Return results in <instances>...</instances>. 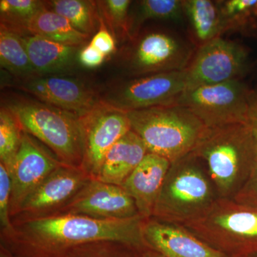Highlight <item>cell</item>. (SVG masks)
<instances>
[{
	"mask_svg": "<svg viewBox=\"0 0 257 257\" xmlns=\"http://www.w3.org/2000/svg\"><path fill=\"white\" fill-rule=\"evenodd\" d=\"M170 166L167 159L148 152L121 186L133 198L139 214L145 219L153 216Z\"/></svg>",
	"mask_w": 257,
	"mask_h": 257,
	"instance_id": "17",
	"label": "cell"
},
{
	"mask_svg": "<svg viewBox=\"0 0 257 257\" xmlns=\"http://www.w3.org/2000/svg\"><path fill=\"white\" fill-rule=\"evenodd\" d=\"M148 152L143 140L130 130L106 153L95 179L121 187Z\"/></svg>",
	"mask_w": 257,
	"mask_h": 257,
	"instance_id": "19",
	"label": "cell"
},
{
	"mask_svg": "<svg viewBox=\"0 0 257 257\" xmlns=\"http://www.w3.org/2000/svg\"><path fill=\"white\" fill-rule=\"evenodd\" d=\"M4 105L24 132L45 144L62 163L82 165L83 135L78 116L23 96L10 98Z\"/></svg>",
	"mask_w": 257,
	"mask_h": 257,
	"instance_id": "5",
	"label": "cell"
},
{
	"mask_svg": "<svg viewBox=\"0 0 257 257\" xmlns=\"http://www.w3.org/2000/svg\"><path fill=\"white\" fill-rule=\"evenodd\" d=\"M23 130L8 108L2 105L0 109V160L10 173L18 154Z\"/></svg>",
	"mask_w": 257,
	"mask_h": 257,
	"instance_id": "26",
	"label": "cell"
},
{
	"mask_svg": "<svg viewBox=\"0 0 257 257\" xmlns=\"http://www.w3.org/2000/svg\"><path fill=\"white\" fill-rule=\"evenodd\" d=\"M142 257H165L160 254V253L154 251V250L150 249V248H147L145 251H143Z\"/></svg>",
	"mask_w": 257,
	"mask_h": 257,
	"instance_id": "35",
	"label": "cell"
},
{
	"mask_svg": "<svg viewBox=\"0 0 257 257\" xmlns=\"http://www.w3.org/2000/svg\"><path fill=\"white\" fill-rule=\"evenodd\" d=\"M182 0H143L138 2L135 14L130 17V40L140 33L149 20L180 21L183 19Z\"/></svg>",
	"mask_w": 257,
	"mask_h": 257,
	"instance_id": "25",
	"label": "cell"
},
{
	"mask_svg": "<svg viewBox=\"0 0 257 257\" xmlns=\"http://www.w3.org/2000/svg\"><path fill=\"white\" fill-rule=\"evenodd\" d=\"M143 251L121 243L101 242L71 248L59 257H142Z\"/></svg>",
	"mask_w": 257,
	"mask_h": 257,
	"instance_id": "29",
	"label": "cell"
},
{
	"mask_svg": "<svg viewBox=\"0 0 257 257\" xmlns=\"http://www.w3.org/2000/svg\"><path fill=\"white\" fill-rule=\"evenodd\" d=\"M20 37L38 75H62L72 70L76 60H79L81 47L58 43L34 34L25 33Z\"/></svg>",
	"mask_w": 257,
	"mask_h": 257,
	"instance_id": "18",
	"label": "cell"
},
{
	"mask_svg": "<svg viewBox=\"0 0 257 257\" xmlns=\"http://www.w3.org/2000/svg\"><path fill=\"white\" fill-rule=\"evenodd\" d=\"M69 213L105 219H126L140 216L133 198L121 186L96 179L71 200Z\"/></svg>",
	"mask_w": 257,
	"mask_h": 257,
	"instance_id": "14",
	"label": "cell"
},
{
	"mask_svg": "<svg viewBox=\"0 0 257 257\" xmlns=\"http://www.w3.org/2000/svg\"><path fill=\"white\" fill-rule=\"evenodd\" d=\"M106 56L90 44L82 47L79 54V62L84 67L95 68L102 64Z\"/></svg>",
	"mask_w": 257,
	"mask_h": 257,
	"instance_id": "33",
	"label": "cell"
},
{
	"mask_svg": "<svg viewBox=\"0 0 257 257\" xmlns=\"http://www.w3.org/2000/svg\"><path fill=\"white\" fill-rule=\"evenodd\" d=\"M0 257H18L13 255V253H10L9 251L5 249V248H2L1 252H0Z\"/></svg>",
	"mask_w": 257,
	"mask_h": 257,
	"instance_id": "36",
	"label": "cell"
},
{
	"mask_svg": "<svg viewBox=\"0 0 257 257\" xmlns=\"http://www.w3.org/2000/svg\"><path fill=\"white\" fill-rule=\"evenodd\" d=\"M194 51L173 32L150 30L130 40L122 52L123 65L135 77L149 74L184 70Z\"/></svg>",
	"mask_w": 257,
	"mask_h": 257,
	"instance_id": "7",
	"label": "cell"
},
{
	"mask_svg": "<svg viewBox=\"0 0 257 257\" xmlns=\"http://www.w3.org/2000/svg\"><path fill=\"white\" fill-rule=\"evenodd\" d=\"M250 257H257V254L253 255V256H250Z\"/></svg>",
	"mask_w": 257,
	"mask_h": 257,
	"instance_id": "37",
	"label": "cell"
},
{
	"mask_svg": "<svg viewBox=\"0 0 257 257\" xmlns=\"http://www.w3.org/2000/svg\"><path fill=\"white\" fill-rule=\"evenodd\" d=\"M182 8L197 47L223 35L216 1L182 0Z\"/></svg>",
	"mask_w": 257,
	"mask_h": 257,
	"instance_id": "21",
	"label": "cell"
},
{
	"mask_svg": "<svg viewBox=\"0 0 257 257\" xmlns=\"http://www.w3.org/2000/svg\"><path fill=\"white\" fill-rule=\"evenodd\" d=\"M248 66L247 50L219 37L197 47L186 67L187 89L241 79Z\"/></svg>",
	"mask_w": 257,
	"mask_h": 257,
	"instance_id": "10",
	"label": "cell"
},
{
	"mask_svg": "<svg viewBox=\"0 0 257 257\" xmlns=\"http://www.w3.org/2000/svg\"><path fill=\"white\" fill-rule=\"evenodd\" d=\"M202 161L219 199H233L257 167V133L246 123L208 128L193 151Z\"/></svg>",
	"mask_w": 257,
	"mask_h": 257,
	"instance_id": "2",
	"label": "cell"
},
{
	"mask_svg": "<svg viewBox=\"0 0 257 257\" xmlns=\"http://www.w3.org/2000/svg\"><path fill=\"white\" fill-rule=\"evenodd\" d=\"M12 190L11 175L7 167L0 163V222L2 227L8 231L13 230L10 221Z\"/></svg>",
	"mask_w": 257,
	"mask_h": 257,
	"instance_id": "30",
	"label": "cell"
},
{
	"mask_svg": "<svg viewBox=\"0 0 257 257\" xmlns=\"http://www.w3.org/2000/svg\"><path fill=\"white\" fill-rule=\"evenodd\" d=\"M247 124L257 133V92L251 91L248 99Z\"/></svg>",
	"mask_w": 257,
	"mask_h": 257,
	"instance_id": "34",
	"label": "cell"
},
{
	"mask_svg": "<svg viewBox=\"0 0 257 257\" xmlns=\"http://www.w3.org/2000/svg\"><path fill=\"white\" fill-rule=\"evenodd\" d=\"M186 89L184 69L141 76L117 83L100 96L103 102L128 112L176 104Z\"/></svg>",
	"mask_w": 257,
	"mask_h": 257,
	"instance_id": "9",
	"label": "cell"
},
{
	"mask_svg": "<svg viewBox=\"0 0 257 257\" xmlns=\"http://www.w3.org/2000/svg\"><path fill=\"white\" fill-rule=\"evenodd\" d=\"M62 165L34 137L23 131L21 145L10 172L13 184L10 212L18 210L24 199Z\"/></svg>",
	"mask_w": 257,
	"mask_h": 257,
	"instance_id": "13",
	"label": "cell"
},
{
	"mask_svg": "<svg viewBox=\"0 0 257 257\" xmlns=\"http://www.w3.org/2000/svg\"><path fill=\"white\" fill-rule=\"evenodd\" d=\"M44 8L39 0H1L0 25L22 35L25 25Z\"/></svg>",
	"mask_w": 257,
	"mask_h": 257,
	"instance_id": "27",
	"label": "cell"
},
{
	"mask_svg": "<svg viewBox=\"0 0 257 257\" xmlns=\"http://www.w3.org/2000/svg\"><path fill=\"white\" fill-rule=\"evenodd\" d=\"M46 9L67 19L76 30L91 35L100 23L96 1L88 0H47L43 1Z\"/></svg>",
	"mask_w": 257,
	"mask_h": 257,
	"instance_id": "23",
	"label": "cell"
},
{
	"mask_svg": "<svg viewBox=\"0 0 257 257\" xmlns=\"http://www.w3.org/2000/svg\"><path fill=\"white\" fill-rule=\"evenodd\" d=\"M11 87L78 116L87 114L101 102L100 94L94 89L78 79L67 76L38 75L15 79Z\"/></svg>",
	"mask_w": 257,
	"mask_h": 257,
	"instance_id": "12",
	"label": "cell"
},
{
	"mask_svg": "<svg viewBox=\"0 0 257 257\" xmlns=\"http://www.w3.org/2000/svg\"><path fill=\"white\" fill-rule=\"evenodd\" d=\"M250 92L241 79H235L187 89L176 104L189 109L209 128L247 124Z\"/></svg>",
	"mask_w": 257,
	"mask_h": 257,
	"instance_id": "8",
	"label": "cell"
},
{
	"mask_svg": "<svg viewBox=\"0 0 257 257\" xmlns=\"http://www.w3.org/2000/svg\"><path fill=\"white\" fill-rule=\"evenodd\" d=\"M89 180L84 170L63 164L24 199L18 210L40 212L57 207L75 197Z\"/></svg>",
	"mask_w": 257,
	"mask_h": 257,
	"instance_id": "16",
	"label": "cell"
},
{
	"mask_svg": "<svg viewBox=\"0 0 257 257\" xmlns=\"http://www.w3.org/2000/svg\"><path fill=\"white\" fill-rule=\"evenodd\" d=\"M0 64L15 79H23L38 76L32 67L20 35L0 25Z\"/></svg>",
	"mask_w": 257,
	"mask_h": 257,
	"instance_id": "22",
	"label": "cell"
},
{
	"mask_svg": "<svg viewBox=\"0 0 257 257\" xmlns=\"http://www.w3.org/2000/svg\"><path fill=\"white\" fill-rule=\"evenodd\" d=\"M147 247L165 257H229L179 225L160 220L144 223Z\"/></svg>",
	"mask_w": 257,
	"mask_h": 257,
	"instance_id": "15",
	"label": "cell"
},
{
	"mask_svg": "<svg viewBox=\"0 0 257 257\" xmlns=\"http://www.w3.org/2000/svg\"><path fill=\"white\" fill-rule=\"evenodd\" d=\"M233 199L241 204L257 209V167L247 182Z\"/></svg>",
	"mask_w": 257,
	"mask_h": 257,
	"instance_id": "32",
	"label": "cell"
},
{
	"mask_svg": "<svg viewBox=\"0 0 257 257\" xmlns=\"http://www.w3.org/2000/svg\"><path fill=\"white\" fill-rule=\"evenodd\" d=\"M217 199L205 166L192 152L171 164L153 216L182 225L202 215Z\"/></svg>",
	"mask_w": 257,
	"mask_h": 257,
	"instance_id": "4",
	"label": "cell"
},
{
	"mask_svg": "<svg viewBox=\"0 0 257 257\" xmlns=\"http://www.w3.org/2000/svg\"><path fill=\"white\" fill-rule=\"evenodd\" d=\"M25 33L34 34L53 42L79 47L87 43L91 37L76 30L67 19L45 8L25 25Z\"/></svg>",
	"mask_w": 257,
	"mask_h": 257,
	"instance_id": "20",
	"label": "cell"
},
{
	"mask_svg": "<svg viewBox=\"0 0 257 257\" xmlns=\"http://www.w3.org/2000/svg\"><path fill=\"white\" fill-rule=\"evenodd\" d=\"M130 0L96 1L99 15L108 30L116 40H130Z\"/></svg>",
	"mask_w": 257,
	"mask_h": 257,
	"instance_id": "28",
	"label": "cell"
},
{
	"mask_svg": "<svg viewBox=\"0 0 257 257\" xmlns=\"http://www.w3.org/2000/svg\"><path fill=\"white\" fill-rule=\"evenodd\" d=\"M143 217L97 219L80 214L40 217L25 224L26 232L18 253L21 257H59L77 246L90 243H121L145 250Z\"/></svg>",
	"mask_w": 257,
	"mask_h": 257,
	"instance_id": "1",
	"label": "cell"
},
{
	"mask_svg": "<svg viewBox=\"0 0 257 257\" xmlns=\"http://www.w3.org/2000/svg\"><path fill=\"white\" fill-rule=\"evenodd\" d=\"M229 257L257 254V209L217 199L199 217L179 225Z\"/></svg>",
	"mask_w": 257,
	"mask_h": 257,
	"instance_id": "6",
	"label": "cell"
},
{
	"mask_svg": "<svg viewBox=\"0 0 257 257\" xmlns=\"http://www.w3.org/2000/svg\"><path fill=\"white\" fill-rule=\"evenodd\" d=\"M79 118L83 135L82 165L84 172L95 179L106 153L131 130V124L126 111L102 101Z\"/></svg>",
	"mask_w": 257,
	"mask_h": 257,
	"instance_id": "11",
	"label": "cell"
},
{
	"mask_svg": "<svg viewBox=\"0 0 257 257\" xmlns=\"http://www.w3.org/2000/svg\"><path fill=\"white\" fill-rule=\"evenodd\" d=\"M126 113L131 130L143 140L148 152L171 164L194 151L208 130L194 113L179 104Z\"/></svg>",
	"mask_w": 257,
	"mask_h": 257,
	"instance_id": "3",
	"label": "cell"
},
{
	"mask_svg": "<svg viewBox=\"0 0 257 257\" xmlns=\"http://www.w3.org/2000/svg\"><path fill=\"white\" fill-rule=\"evenodd\" d=\"M99 21L100 28L94 34L89 44L104 55H109L116 50V40L108 30L101 16Z\"/></svg>",
	"mask_w": 257,
	"mask_h": 257,
	"instance_id": "31",
	"label": "cell"
},
{
	"mask_svg": "<svg viewBox=\"0 0 257 257\" xmlns=\"http://www.w3.org/2000/svg\"><path fill=\"white\" fill-rule=\"evenodd\" d=\"M222 33L257 35V0H219Z\"/></svg>",
	"mask_w": 257,
	"mask_h": 257,
	"instance_id": "24",
	"label": "cell"
}]
</instances>
